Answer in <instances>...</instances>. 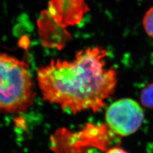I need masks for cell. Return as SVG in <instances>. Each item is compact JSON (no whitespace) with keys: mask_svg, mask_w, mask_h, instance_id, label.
I'll use <instances>...</instances> for the list:
<instances>
[{"mask_svg":"<svg viewBox=\"0 0 153 153\" xmlns=\"http://www.w3.org/2000/svg\"><path fill=\"white\" fill-rule=\"evenodd\" d=\"M107 54L102 47H89L72 60L52 59L40 67L36 80L43 100L71 114L101 111L117 84V70L106 66Z\"/></svg>","mask_w":153,"mask_h":153,"instance_id":"6da1fadb","label":"cell"},{"mask_svg":"<svg viewBox=\"0 0 153 153\" xmlns=\"http://www.w3.org/2000/svg\"><path fill=\"white\" fill-rule=\"evenodd\" d=\"M36 97L30 66L25 61L0 53V112H26Z\"/></svg>","mask_w":153,"mask_h":153,"instance_id":"7a4b0ae2","label":"cell"},{"mask_svg":"<svg viewBox=\"0 0 153 153\" xmlns=\"http://www.w3.org/2000/svg\"><path fill=\"white\" fill-rule=\"evenodd\" d=\"M105 123L108 130L119 137L136 133L143 123L144 112L135 100L122 98L109 105L105 112Z\"/></svg>","mask_w":153,"mask_h":153,"instance_id":"3957f363","label":"cell"},{"mask_svg":"<svg viewBox=\"0 0 153 153\" xmlns=\"http://www.w3.org/2000/svg\"><path fill=\"white\" fill-rule=\"evenodd\" d=\"M46 11L57 25L65 29L79 25L89 8L85 0H50Z\"/></svg>","mask_w":153,"mask_h":153,"instance_id":"277c9868","label":"cell"},{"mask_svg":"<svg viewBox=\"0 0 153 153\" xmlns=\"http://www.w3.org/2000/svg\"><path fill=\"white\" fill-rule=\"evenodd\" d=\"M140 99L143 107L153 110V82L143 88Z\"/></svg>","mask_w":153,"mask_h":153,"instance_id":"5b68a950","label":"cell"},{"mask_svg":"<svg viewBox=\"0 0 153 153\" xmlns=\"http://www.w3.org/2000/svg\"><path fill=\"white\" fill-rule=\"evenodd\" d=\"M142 25L147 35L153 38V7L146 12L143 17Z\"/></svg>","mask_w":153,"mask_h":153,"instance_id":"8992f818","label":"cell"},{"mask_svg":"<svg viewBox=\"0 0 153 153\" xmlns=\"http://www.w3.org/2000/svg\"><path fill=\"white\" fill-rule=\"evenodd\" d=\"M104 153H129L125 149L119 147H113L109 148Z\"/></svg>","mask_w":153,"mask_h":153,"instance_id":"52a82bcc","label":"cell"}]
</instances>
